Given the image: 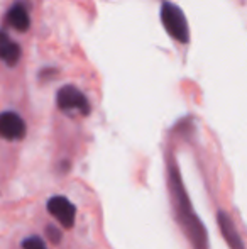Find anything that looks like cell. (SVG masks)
<instances>
[{
    "instance_id": "cell-9",
    "label": "cell",
    "mask_w": 247,
    "mask_h": 249,
    "mask_svg": "<svg viewBox=\"0 0 247 249\" xmlns=\"http://www.w3.org/2000/svg\"><path fill=\"white\" fill-rule=\"evenodd\" d=\"M22 249H48L46 243L39 236H31L22 241Z\"/></svg>"
},
{
    "instance_id": "cell-3",
    "label": "cell",
    "mask_w": 247,
    "mask_h": 249,
    "mask_svg": "<svg viewBox=\"0 0 247 249\" xmlns=\"http://www.w3.org/2000/svg\"><path fill=\"white\" fill-rule=\"evenodd\" d=\"M58 107L63 112H78L82 115H88L90 114V102L85 97V93L80 92L76 87L73 85H66L60 89L56 95Z\"/></svg>"
},
{
    "instance_id": "cell-4",
    "label": "cell",
    "mask_w": 247,
    "mask_h": 249,
    "mask_svg": "<svg viewBox=\"0 0 247 249\" xmlns=\"http://www.w3.org/2000/svg\"><path fill=\"white\" fill-rule=\"evenodd\" d=\"M48 212H49L65 229H71L73 224H75L76 207L66 197H63V195H56V197H51L48 200Z\"/></svg>"
},
{
    "instance_id": "cell-7",
    "label": "cell",
    "mask_w": 247,
    "mask_h": 249,
    "mask_svg": "<svg viewBox=\"0 0 247 249\" xmlns=\"http://www.w3.org/2000/svg\"><path fill=\"white\" fill-rule=\"evenodd\" d=\"M7 19H9L10 26L16 27V29L20 31V33L27 31L31 26L29 14H27L26 7H24L22 3H16V5L10 7L9 14H7Z\"/></svg>"
},
{
    "instance_id": "cell-1",
    "label": "cell",
    "mask_w": 247,
    "mask_h": 249,
    "mask_svg": "<svg viewBox=\"0 0 247 249\" xmlns=\"http://www.w3.org/2000/svg\"><path fill=\"white\" fill-rule=\"evenodd\" d=\"M169 177H171V192L176 203V217H178L183 231L186 232L188 241H191L195 249H207V232H205L203 226L198 220V217L193 213V209H191L190 202H188L185 188H183V183L180 180L178 170L171 168Z\"/></svg>"
},
{
    "instance_id": "cell-10",
    "label": "cell",
    "mask_w": 247,
    "mask_h": 249,
    "mask_svg": "<svg viewBox=\"0 0 247 249\" xmlns=\"http://www.w3.org/2000/svg\"><path fill=\"white\" fill-rule=\"evenodd\" d=\"M46 234H48V237H49V241L51 243H60L61 241V232L56 229L54 226H48V229H46Z\"/></svg>"
},
{
    "instance_id": "cell-6",
    "label": "cell",
    "mask_w": 247,
    "mask_h": 249,
    "mask_svg": "<svg viewBox=\"0 0 247 249\" xmlns=\"http://www.w3.org/2000/svg\"><path fill=\"white\" fill-rule=\"evenodd\" d=\"M217 220H218V226H220L222 236L225 237V241H227V244L231 246V249H246L244 243H242L241 236H239L237 229H235L231 217H229L225 212H218Z\"/></svg>"
},
{
    "instance_id": "cell-2",
    "label": "cell",
    "mask_w": 247,
    "mask_h": 249,
    "mask_svg": "<svg viewBox=\"0 0 247 249\" xmlns=\"http://www.w3.org/2000/svg\"><path fill=\"white\" fill-rule=\"evenodd\" d=\"M161 22L166 27L168 34L175 37L180 43H188L190 39V29H188L186 17L178 5L171 2H165L161 5Z\"/></svg>"
},
{
    "instance_id": "cell-8",
    "label": "cell",
    "mask_w": 247,
    "mask_h": 249,
    "mask_svg": "<svg viewBox=\"0 0 247 249\" xmlns=\"http://www.w3.org/2000/svg\"><path fill=\"white\" fill-rule=\"evenodd\" d=\"M0 56H2L3 63L7 66H14L17 65L20 58V46L17 43H14L12 39L7 37V34H3V43L2 48H0Z\"/></svg>"
},
{
    "instance_id": "cell-5",
    "label": "cell",
    "mask_w": 247,
    "mask_h": 249,
    "mask_svg": "<svg viewBox=\"0 0 247 249\" xmlns=\"http://www.w3.org/2000/svg\"><path fill=\"white\" fill-rule=\"evenodd\" d=\"M0 134L7 141H19L26 136V122L17 112H3L0 117Z\"/></svg>"
}]
</instances>
